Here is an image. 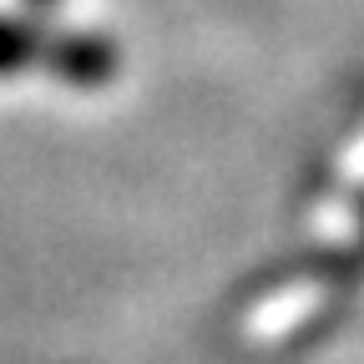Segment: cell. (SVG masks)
Returning <instances> with one entry per match:
<instances>
[{
	"label": "cell",
	"instance_id": "3957f363",
	"mask_svg": "<svg viewBox=\"0 0 364 364\" xmlns=\"http://www.w3.org/2000/svg\"><path fill=\"white\" fill-rule=\"evenodd\" d=\"M36 6H51V0H36Z\"/></svg>",
	"mask_w": 364,
	"mask_h": 364
},
{
	"label": "cell",
	"instance_id": "7a4b0ae2",
	"mask_svg": "<svg viewBox=\"0 0 364 364\" xmlns=\"http://www.w3.org/2000/svg\"><path fill=\"white\" fill-rule=\"evenodd\" d=\"M36 51H41V46H36V36H31V31L11 26V21H0V76L21 71V66H26Z\"/></svg>",
	"mask_w": 364,
	"mask_h": 364
},
{
	"label": "cell",
	"instance_id": "6da1fadb",
	"mask_svg": "<svg viewBox=\"0 0 364 364\" xmlns=\"http://www.w3.org/2000/svg\"><path fill=\"white\" fill-rule=\"evenodd\" d=\"M41 56L51 61V71L61 81H71V86H102L117 71V51L102 36H56Z\"/></svg>",
	"mask_w": 364,
	"mask_h": 364
}]
</instances>
